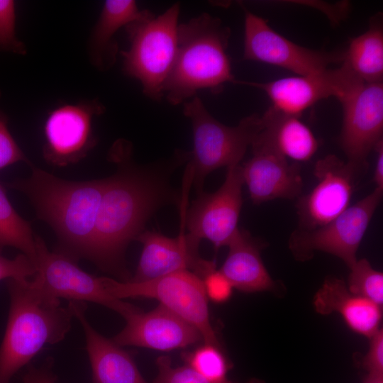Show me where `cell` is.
<instances>
[{
  "label": "cell",
  "mask_w": 383,
  "mask_h": 383,
  "mask_svg": "<svg viewBox=\"0 0 383 383\" xmlns=\"http://www.w3.org/2000/svg\"><path fill=\"white\" fill-rule=\"evenodd\" d=\"M68 305L85 335L92 383H148L132 356L91 326L85 315L87 306L84 302L69 301Z\"/></svg>",
  "instance_id": "cell-19"
},
{
  "label": "cell",
  "mask_w": 383,
  "mask_h": 383,
  "mask_svg": "<svg viewBox=\"0 0 383 383\" xmlns=\"http://www.w3.org/2000/svg\"><path fill=\"white\" fill-rule=\"evenodd\" d=\"M151 13L148 9L140 10L133 0L105 1L88 40L91 64L99 71L109 70L116 63L118 52L114 39L116 32Z\"/></svg>",
  "instance_id": "cell-21"
},
{
  "label": "cell",
  "mask_w": 383,
  "mask_h": 383,
  "mask_svg": "<svg viewBox=\"0 0 383 383\" xmlns=\"http://www.w3.org/2000/svg\"><path fill=\"white\" fill-rule=\"evenodd\" d=\"M342 63L365 83L382 82L383 30L379 18L374 17L364 33L351 39Z\"/></svg>",
  "instance_id": "cell-24"
},
{
  "label": "cell",
  "mask_w": 383,
  "mask_h": 383,
  "mask_svg": "<svg viewBox=\"0 0 383 383\" xmlns=\"http://www.w3.org/2000/svg\"><path fill=\"white\" fill-rule=\"evenodd\" d=\"M30 175L8 186L23 193L38 218L57 239L55 251L77 261L89 260L105 179L72 181L31 167Z\"/></svg>",
  "instance_id": "cell-2"
},
{
  "label": "cell",
  "mask_w": 383,
  "mask_h": 383,
  "mask_svg": "<svg viewBox=\"0 0 383 383\" xmlns=\"http://www.w3.org/2000/svg\"><path fill=\"white\" fill-rule=\"evenodd\" d=\"M243 58L307 75L342 63L344 52L316 50L297 45L273 30L267 20L245 10Z\"/></svg>",
  "instance_id": "cell-12"
},
{
  "label": "cell",
  "mask_w": 383,
  "mask_h": 383,
  "mask_svg": "<svg viewBox=\"0 0 383 383\" xmlns=\"http://www.w3.org/2000/svg\"><path fill=\"white\" fill-rule=\"evenodd\" d=\"M228 247V255L219 271L234 289L244 292H257L275 288L276 283L261 258L260 241L248 231L238 228Z\"/></svg>",
  "instance_id": "cell-22"
},
{
  "label": "cell",
  "mask_w": 383,
  "mask_h": 383,
  "mask_svg": "<svg viewBox=\"0 0 383 383\" xmlns=\"http://www.w3.org/2000/svg\"><path fill=\"white\" fill-rule=\"evenodd\" d=\"M179 11L176 3L158 16L152 13L125 27L130 46L120 52L123 72L139 81L143 93L154 101L163 98L176 58Z\"/></svg>",
  "instance_id": "cell-5"
},
{
  "label": "cell",
  "mask_w": 383,
  "mask_h": 383,
  "mask_svg": "<svg viewBox=\"0 0 383 383\" xmlns=\"http://www.w3.org/2000/svg\"><path fill=\"white\" fill-rule=\"evenodd\" d=\"M251 148L252 156L241 165V172L252 203L299 197L303 187L299 165L289 163L260 133Z\"/></svg>",
  "instance_id": "cell-17"
},
{
  "label": "cell",
  "mask_w": 383,
  "mask_h": 383,
  "mask_svg": "<svg viewBox=\"0 0 383 383\" xmlns=\"http://www.w3.org/2000/svg\"><path fill=\"white\" fill-rule=\"evenodd\" d=\"M125 319L126 326L112 339L121 347L171 351L203 340L194 327L161 304L148 312L140 310Z\"/></svg>",
  "instance_id": "cell-18"
},
{
  "label": "cell",
  "mask_w": 383,
  "mask_h": 383,
  "mask_svg": "<svg viewBox=\"0 0 383 383\" xmlns=\"http://www.w3.org/2000/svg\"><path fill=\"white\" fill-rule=\"evenodd\" d=\"M374 150L376 151L377 159L373 182L376 189L383 191V139L377 143Z\"/></svg>",
  "instance_id": "cell-35"
},
{
  "label": "cell",
  "mask_w": 383,
  "mask_h": 383,
  "mask_svg": "<svg viewBox=\"0 0 383 383\" xmlns=\"http://www.w3.org/2000/svg\"><path fill=\"white\" fill-rule=\"evenodd\" d=\"M19 162L33 166L12 136L6 115L0 110V170Z\"/></svg>",
  "instance_id": "cell-30"
},
{
  "label": "cell",
  "mask_w": 383,
  "mask_h": 383,
  "mask_svg": "<svg viewBox=\"0 0 383 383\" xmlns=\"http://www.w3.org/2000/svg\"><path fill=\"white\" fill-rule=\"evenodd\" d=\"M349 291L378 306L383 304V273L374 269L366 259L357 260L350 267Z\"/></svg>",
  "instance_id": "cell-27"
},
{
  "label": "cell",
  "mask_w": 383,
  "mask_h": 383,
  "mask_svg": "<svg viewBox=\"0 0 383 383\" xmlns=\"http://www.w3.org/2000/svg\"><path fill=\"white\" fill-rule=\"evenodd\" d=\"M109 157L117 171L105 178L89 260L106 271H117L128 245L166 201L167 186L160 173L167 161L162 165H138L133 145L125 139L114 142Z\"/></svg>",
  "instance_id": "cell-1"
},
{
  "label": "cell",
  "mask_w": 383,
  "mask_h": 383,
  "mask_svg": "<svg viewBox=\"0 0 383 383\" xmlns=\"http://www.w3.org/2000/svg\"><path fill=\"white\" fill-rule=\"evenodd\" d=\"M360 174L334 155L317 161L313 170L317 184L307 194L300 196L296 205L297 229L317 228L343 212L349 206Z\"/></svg>",
  "instance_id": "cell-14"
},
{
  "label": "cell",
  "mask_w": 383,
  "mask_h": 383,
  "mask_svg": "<svg viewBox=\"0 0 383 383\" xmlns=\"http://www.w3.org/2000/svg\"><path fill=\"white\" fill-rule=\"evenodd\" d=\"M143 250L133 277L127 281L141 282L180 271H190L203 279L216 270L215 262L201 257L200 242L192 238L181 226L179 234L170 238L150 231L135 239Z\"/></svg>",
  "instance_id": "cell-16"
},
{
  "label": "cell",
  "mask_w": 383,
  "mask_h": 383,
  "mask_svg": "<svg viewBox=\"0 0 383 383\" xmlns=\"http://www.w3.org/2000/svg\"><path fill=\"white\" fill-rule=\"evenodd\" d=\"M35 236L30 223L18 213L0 183V252L5 247L15 248L35 262Z\"/></svg>",
  "instance_id": "cell-25"
},
{
  "label": "cell",
  "mask_w": 383,
  "mask_h": 383,
  "mask_svg": "<svg viewBox=\"0 0 383 383\" xmlns=\"http://www.w3.org/2000/svg\"><path fill=\"white\" fill-rule=\"evenodd\" d=\"M261 117L260 135L287 159L305 162L316 152L318 140L299 116L283 114L270 106Z\"/></svg>",
  "instance_id": "cell-23"
},
{
  "label": "cell",
  "mask_w": 383,
  "mask_h": 383,
  "mask_svg": "<svg viewBox=\"0 0 383 383\" xmlns=\"http://www.w3.org/2000/svg\"><path fill=\"white\" fill-rule=\"evenodd\" d=\"M52 361L48 359L40 367L30 365L23 377V383H56L52 372Z\"/></svg>",
  "instance_id": "cell-34"
},
{
  "label": "cell",
  "mask_w": 383,
  "mask_h": 383,
  "mask_svg": "<svg viewBox=\"0 0 383 383\" xmlns=\"http://www.w3.org/2000/svg\"><path fill=\"white\" fill-rule=\"evenodd\" d=\"M182 357L186 365L211 383H233L228 379L231 362L221 347L204 343Z\"/></svg>",
  "instance_id": "cell-26"
},
{
  "label": "cell",
  "mask_w": 383,
  "mask_h": 383,
  "mask_svg": "<svg viewBox=\"0 0 383 383\" xmlns=\"http://www.w3.org/2000/svg\"><path fill=\"white\" fill-rule=\"evenodd\" d=\"M363 383H383V375L367 374Z\"/></svg>",
  "instance_id": "cell-36"
},
{
  "label": "cell",
  "mask_w": 383,
  "mask_h": 383,
  "mask_svg": "<svg viewBox=\"0 0 383 383\" xmlns=\"http://www.w3.org/2000/svg\"><path fill=\"white\" fill-rule=\"evenodd\" d=\"M244 184L241 165L227 168L222 185L213 193L202 192L181 214V225L196 240H209L215 248L228 246L238 229Z\"/></svg>",
  "instance_id": "cell-11"
},
{
  "label": "cell",
  "mask_w": 383,
  "mask_h": 383,
  "mask_svg": "<svg viewBox=\"0 0 383 383\" xmlns=\"http://www.w3.org/2000/svg\"><path fill=\"white\" fill-rule=\"evenodd\" d=\"M382 193V190L375 188L321 227L309 231L296 229L289 240L294 256L303 261L311 258L315 251H322L340 258L350 268L357 260V250Z\"/></svg>",
  "instance_id": "cell-9"
},
{
  "label": "cell",
  "mask_w": 383,
  "mask_h": 383,
  "mask_svg": "<svg viewBox=\"0 0 383 383\" xmlns=\"http://www.w3.org/2000/svg\"><path fill=\"white\" fill-rule=\"evenodd\" d=\"M104 287L113 297L154 299L160 304L192 325L203 343L221 347L210 319L202 279L184 270L149 281L120 282L104 277Z\"/></svg>",
  "instance_id": "cell-7"
},
{
  "label": "cell",
  "mask_w": 383,
  "mask_h": 383,
  "mask_svg": "<svg viewBox=\"0 0 383 383\" xmlns=\"http://www.w3.org/2000/svg\"><path fill=\"white\" fill-rule=\"evenodd\" d=\"M247 383H263V382L260 380L253 379V380H250Z\"/></svg>",
  "instance_id": "cell-37"
},
{
  "label": "cell",
  "mask_w": 383,
  "mask_h": 383,
  "mask_svg": "<svg viewBox=\"0 0 383 383\" xmlns=\"http://www.w3.org/2000/svg\"><path fill=\"white\" fill-rule=\"evenodd\" d=\"M202 281L206 296L210 300L222 303L231 296L234 288L219 270L210 272L202 279Z\"/></svg>",
  "instance_id": "cell-32"
},
{
  "label": "cell",
  "mask_w": 383,
  "mask_h": 383,
  "mask_svg": "<svg viewBox=\"0 0 383 383\" xmlns=\"http://www.w3.org/2000/svg\"><path fill=\"white\" fill-rule=\"evenodd\" d=\"M313 304L320 314L339 313L352 331L368 338L380 328L382 307L351 293L340 279L326 278L316 293Z\"/></svg>",
  "instance_id": "cell-20"
},
{
  "label": "cell",
  "mask_w": 383,
  "mask_h": 383,
  "mask_svg": "<svg viewBox=\"0 0 383 383\" xmlns=\"http://www.w3.org/2000/svg\"><path fill=\"white\" fill-rule=\"evenodd\" d=\"M230 28L204 13L178 25L176 58L165 83L164 96L178 105L198 91L220 94L226 84H236L227 53Z\"/></svg>",
  "instance_id": "cell-3"
},
{
  "label": "cell",
  "mask_w": 383,
  "mask_h": 383,
  "mask_svg": "<svg viewBox=\"0 0 383 383\" xmlns=\"http://www.w3.org/2000/svg\"><path fill=\"white\" fill-rule=\"evenodd\" d=\"M370 339L367 354L362 360V367L368 374L383 375V330H377Z\"/></svg>",
  "instance_id": "cell-33"
},
{
  "label": "cell",
  "mask_w": 383,
  "mask_h": 383,
  "mask_svg": "<svg viewBox=\"0 0 383 383\" xmlns=\"http://www.w3.org/2000/svg\"><path fill=\"white\" fill-rule=\"evenodd\" d=\"M183 113L191 121L194 140L187 169L200 194L211 172L240 164L262 128V117L255 113L242 118L237 126H228L216 120L198 96L184 104Z\"/></svg>",
  "instance_id": "cell-6"
},
{
  "label": "cell",
  "mask_w": 383,
  "mask_h": 383,
  "mask_svg": "<svg viewBox=\"0 0 383 383\" xmlns=\"http://www.w3.org/2000/svg\"><path fill=\"white\" fill-rule=\"evenodd\" d=\"M343 109L340 144L347 161L361 174L383 133V83H363L340 101Z\"/></svg>",
  "instance_id": "cell-15"
},
{
  "label": "cell",
  "mask_w": 383,
  "mask_h": 383,
  "mask_svg": "<svg viewBox=\"0 0 383 383\" xmlns=\"http://www.w3.org/2000/svg\"><path fill=\"white\" fill-rule=\"evenodd\" d=\"M16 21L15 1L0 0V51L26 55L27 48L16 35Z\"/></svg>",
  "instance_id": "cell-28"
},
{
  "label": "cell",
  "mask_w": 383,
  "mask_h": 383,
  "mask_svg": "<svg viewBox=\"0 0 383 383\" xmlns=\"http://www.w3.org/2000/svg\"><path fill=\"white\" fill-rule=\"evenodd\" d=\"M106 111L96 99L61 104L50 110L43 124V156L56 167L75 164L96 145L93 121Z\"/></svg>",
  "instance_id": "cell-10"
},
{
  "label": "cell",
  "mask_w": 383,
  "mask_h": 383,
  "mask_svg": "<svg viewBox=\"0 0 383 383\" xmlns=\"http://www.w3.org/2000/svg\"><path fill=\"white\" fill-rule=\"evenodd\" d=\"M363 83L344 64L319 72L290 77L267 82L237 80L236 84L258 88L266 93L276 111L300 117L316 102L329 97L343 101Z\"/></svg>",
  "instance_id": "cell-13"
},
{
  "label": "cell",
  "mask_w": 383,
  "mask_h": 383,
  "mask_svg": "<svg viewBox=\"0 0 383 383\" xmlns=\"http://www.w3.org/2000/svg\"><path fill=\"white\" fill-rule=\"evenodd\" d=\"M157 374L153 383H211L189 366L173 367L168 356H160L156 360Z\"/></svg>",
  "instance_id": "cell-29"
},
{
  "label": "cell",
  "mask_w": 383,
  "mask_h": 383,
  "mask_svg": "<svg viewBox=\"0 0 383 383\" xmlns=\"http://www.w3.org/2000/svg\"><path fill=\"white\" fill-rule=\"evenodd\" d=\"M36 272L30 278L33 287L43 296L64 298L69 301H90L106 306L126 318L140 309L111 296L104 287V277L82 270L77 261L56 251H50L43 238L35 236Z\"/></svg>",
  "instance_id": "cell-8"
},
{
  "label": "cell",
  "mask_w": 383,
  "mask_h": 383,
  "mask_svg": "<svg viewBox=\"0 0 383 383\" xmlns=\"http://www.w3.org/2000/svg\"><path fill=\"white\" fill-rule=\"evenodd\" d=\"M35 272V263L26 255L21 252L14 258L9 259L0 252V281L30 279Z\"/></svg>",
  "instance_id": "cell-31"
},
{
  "label": "cell",
  "mask_w": 383,
  "mask_h": 383,
  "mask_svg": "<svg viewBox=\"0 0 383 383\" xmlns=\"http://www.w3.org/2000/svg\"><path fill=\"white\" fill-rule=\"evenodd\" d=\"M7 288L10 306L0 345V383H9L45 345L62 340L74 317L69 306L41 294L30 279H9Z\"/></svg>",
  "instance_id": "cell-4"
}]
</instances>
